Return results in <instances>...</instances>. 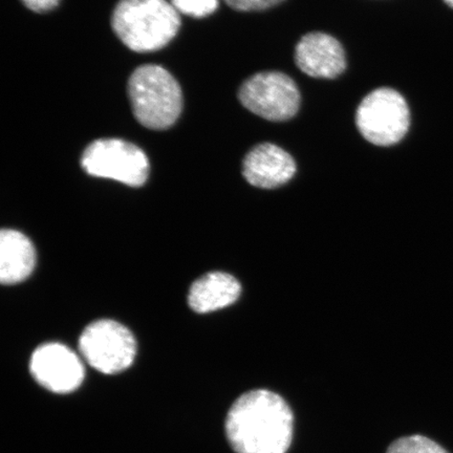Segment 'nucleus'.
<instances>
[{"instance_id":"3","label":"nucleus","mask_w":453,"mask_h":453,"mask_svg":"<svg viewBox=\"0 0 453 453\" xmlns=\"http://www.w3.org/2000/svg\"><path fill=\"white\" fill-rule=\"evenodd\" d=\"M128 96L135 119L150 129L172 127L182 111V89L162 66H139L129 78Z\"/></svg>"},{"instance_id":"13","label":"nucleus","mask_w":453,"mask_h":453,"mask_svg":"<svg viewBox=\"0 0 453 453\" xmlns=\"http://www.w3.org/2000/svg\"><path fill=\"white\" fill-rule=\"evenodd\" d=\"M387 453H449L443 447L424 435L402 437L388 446Z\"/></svg>"},{"instance_id":"10","label":"nucleus","mask_w":453,"mask_h":453,"mask_svg":"<svg viewBox=\"0 0 453 453\" xmlns=\"http://www.w3.org/2000/svg\"><path fill=\"white\" fill-rule=\"evenodd\" d=\"M296 173L294 158L272 143L255 146L242 162L243 177L249 184L258 188H277L291 180Z\"/></svg>"},{"instance_id":"1","label":"nucleus","mask_w":453,"mask_h":453,"mask_svg":"<svg viewBox=\"0 0 453 453\" xmlns=\"http://www.w3.org/2000/svg\"><path fill=\"white\" fill-rule=\"evenodd\" d=\"M225 430L235 453H287L293 441L294 413L279 394L254 389L232 404Z\"/></svg>"},{"instance_id":"2","label":"nucleus","mask_w":453,"mask_h":453,"mask_svg":"<svg viewBox=\"0 0 453 453\" xmlns=\"http://www.w3.org/2000/svg\"><path fill=\"white\" fill-rule=\"evenodd\" d=\"M113 32L134 52L161 50L180 27V13L167 0H121L111 17Z\"/></svg>"},{"instance_id":"14","label":"nucleus","mask_w":453,"mask_h":453,"mask_svg":"<svg viewBox=\"0 0 453 453\" xmlns=\"http://www.w3.org/2000/svg\"><path fill=\"white\" fill-rule=\"evenodd\" d=\"M175 10L196 19L211 15L219 7V0H172Z\"/></svg>"},{"instance_id":"8","label":"nucleus","mask_w":453,"mask_h":453,"mask_svg":"<svg viewBox=\"0 0 453 453\" xmlns=\"http://www.w3.org/2000/svg\"><path fill=\"white\" fill-rule=\"evenodd\" d=\"M30 371L44 388L56 394H69L84 380V366L79 357L65 345L47 343L33 353Z\"/></svg>"},{"instance_id":"12","label":"nucleus","mask_w":453,"mask_h":453,"mask_svg":"<svg viewBox=\"0 0 453 453\" xmlns=\"http://www.w3.org/2000/svg\"><path fill=\"white\" fill-rule=\"evenodd\" d=\"M36 265V252L25 234L12 229L0 234V281L14 285L32 274Z\"/></svg>"},{"instance_id":"7","label":"nucleus","mask_w":453,"mask_h":453,"mask_svg":"<svg viewBox=\"0 0 453 453\" xmlns=\"http://www.w3.org/2000/svg\"><path fill=\"white\" fill-rule=\"evenodd\" d=\"M239 99L254 115L272 122L290 120L300 107L296 83L280 72L255 73L242 84Z\"/></svg>"},{"instance_id":"11","label":"nucleus","mask_w":453,"mask_h":453,"mask_svg":"<svg viewBox=\"0 0 453 453\" xmlns=\"http://www.w3.org/2000/svg\"><path fill=\"white\" fill-rule=\"evenodd\" d=\"M241 293V283L235 277L224 272H211L191 286L188 303L196 313H211L234 304Z\"/></svg>"},{"instance_id":"16","label":"nucleus","mask_w":453,"mask_h":453,"mask_svg":"<svg viewBox=\"0 0 453 453\" xmlns=\"http://www.w3.org/2000/svg\"><path fill=\"white\" fill-rule=\"evenodd\" d=\"M27 8L36 13H47L59 4L60 0H21Z\"/></svg>"},{"instance_id":"15","label":"nucleus","mask_w":453,"mask_h":453,"mask_svg":"<svg viewBox=\"0 0 453 453\" xmlns=\"http://www.w3.org/2000/svg\"><path fill=\"white\" fill-rule=\"evenodd\" d=\"M230 8L239 12H258L275 7L285 0H225Z\"/></svg>"},{"instance_id":"4","label":"nucleus","mask_w":453,"mask_h":453,"mask_svg":"<svg viewBox=\"0 0 453 453\" xmlns=\"http://www.w3.org/2000/svg\"><path fill=\"white\" fill-rule=\"evenodd\" d=\"M362 137L377 146H393L403 139L411 126L410 107L403 96L389 88L372 90L356 111Z\"/></svg>"},{"instance_id":"9","label":"nucleus","mask_w":453,"mask_h":453,"mask_svg":"<svg viewBox=\"0 0 453 453\" xmlns=\"http://www.w3.org/2000/svg\"><path fill=\"white\" fill-rule=\"evenodd\" d=\"M298 69L313 78L335 79L345 71L347 58L336 38L321 32L309 33L296 48Z\"/></svg>"},{"instance_id":"6","label":"nucleus","mask_w":453,"mask_h":453,"mask_svg":"<svg viewBox=\"0 0 453 453\" xmlns=\"http://www.w3.org/2000/svg\"><path fill=\"white\" fill-rule=\"evenodd\" d=\"M79 349L95 370L105 375H115L133 365L137 342L127 326L104 319L85 328L79 338Z\"/></svg>"},{"instance_id":"17","label":"nucleus","mask_w":453,"mask_h":453,"mask_svg":"<svg viewBox=\"0 0 453 453\" xmlns=\"http://www.w3.org/2000/svg\"><path fill=\"white\" fill-rule=\"evenodd\" d=\"M444 2L449 5V7L453 8V0H444Z\"/></svg>"},{"instance_id":"5","label":"nucleus","mask_w":453,"mask_h":453,"mask_svg":"<svg viewBox=\"0 0 453 453\" xmlns=\"http://www.w3.org/2000/svg\"><path fill=\"white\" fill-rule=\"evenodd\" d=\"M81 166L93 177L132 187L144 185L150 175V161L145 152L121 139L94 141L83 152Z\"/></svg>"}]
</instances>
